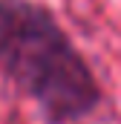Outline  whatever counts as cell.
<instances>
[{
    "instance_id": "1",
    "label": "cell",
    "mask_w": 121,
    "mask_h": 124,
    "mask_svg": "<svg viewBox=\"0 0 121 124\" xmlns=\"http://www.w3.org/2000/svg\"><path fill=\"white\" fill-rule=\"evenodd\" d=\"M0 78L46 124L84 121L104 101L92 63L40 0H0Z\"/></svg>"
}]
</instances>
